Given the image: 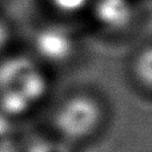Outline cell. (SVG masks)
<instances>
[{
  "mask_svg": "<svg viewBox=\"0 0 152 152\" xmlns=\"http://www.w3.org/2000/svg\"><path fill=\"white\" fill-rule=\"evenodd\" d=\"M53 72L28 51L0 55V115L15 123L36 113L53 94Z\"/></svg>",
  "mask_w": 152,
  "mask_h": 152,
  "instance_id": "obj_1",
  "label": "cell"
},
{
  "mask_svg": "<svg viewBox=\"0 0 152 152\" xmlns=\"http://www.w3.org/2000/svg\"><path fill=\"white\" fill-rule=\"evenodd\" d=\"M107 99L91 87H75L53 102L48 111L45 139L52 147H76L100 134L110 119Z\"/></svg>",
  "mask_w": 152,
  "mask_h": 152,
  "instance_id": "obj_2",
  "label": "cell"
},
{
  "mask_svg": "<svg viewBox=\"0 0 152 152\" xmlns=\"http://www.w3.org/2000/svg\"><path fill=\"white\" fill-rule=\"evenodd\" d=\"M27 51L55 74L77 66L84 56L86 43L75 21L47 18L34 26Z\"/></svg>",
  "mask_w": 152,
  "mask_h": 152,
  "instance_id": "obj_3",
  "label": "cell"
},
{
  "mask_svg": "<svg viewBox=\"0 0 152 152\" xmlns=\"http://www.w3.org/2000/svg\"><path fill=\"white\" fill-rule=\"evenodd\" d=\"M143 16V0H92L84 19L99 37L121 40L136 32Z\"/></svg>",
  "mask_w": 152,
  "mask_h": 152,
  "instance_id": "obj_4",
  "label": "cell"
},
{
  "mask_svg": "<svg viewBox=\"0 0 152 152\" xmlns=\"http://www.w3.org/2000/svg\"><path fill=\"white\" fill-rule=\"evenodd\" d=\"M127 77L132 88L142 96L151 97L152 92V45L150 40L142 42L128 55L126 64Z\"/></svg>",
  "mask_w": 152,
  "mask_h": 152,
  "instance_id": "obj_5",
  "label": "cell"
},
{
  "mask_svg": "<svg viewBox=\"0 0 152 152\" xmlns=\"http://www.w3.org/2000/svg\"><path fill=\"white\" fill-rule=\"evenodd\" d=\"M92 0H40L48 18L66 21H76L86 18Z\"/></svg>",
  "mask_w": 152,
  "mask_h": 152,
  "instance_id": "obj_6",
  "label": "cell"
},
{
  "mask_svg": "<svg viewBox=\"0 0 152 152\" xmlns=\"http://www.w3.org/2000/svg\"><path fill=\"white\" fill-rule=\"evenodd\" d=\"M12 36L13 32L11 24L3 16H0V55H3L5 51L11 50L10 45L12 42Z\"/></svg>",
  "mask_w": 152,
  "mask_h": 152,
  "instance_id": "obj_7",
  "label": "cell"
}]
</instances>
